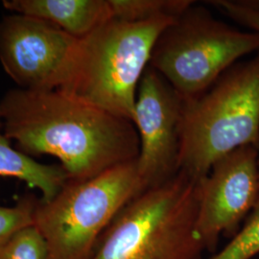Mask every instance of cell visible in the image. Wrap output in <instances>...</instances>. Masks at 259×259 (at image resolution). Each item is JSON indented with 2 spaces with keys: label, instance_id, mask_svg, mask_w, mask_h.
I'll return each instance as SVG.
<instances>
[{
  "label": "cell",
  "instance_id": "4",
  "mask_svg": "<svg viewBox=\"0 0 259 259\" xmlns=\"http://www.w3.org/2000/svg\"><path fill=\"white\" fill-rule=\"evenodd\" d=\"M176 19H111L80 39L70 76L58 91L133 122L154 46Z\"/></svg>",
  "mask_w": 259,
  "mask_h": 259
},
{
  "label": "cell",
  "instance_id": "9",
  "mask_svg": "<svg viewBox=\"0 0 259 259\" xmlns=\"http://www.w3.org/2000/svg\"><path fill=\"white\" fill-rule=\"evenodd\" d=\"M185 99L151 66L139 82L134 124L139 133V174L149 187L179 172Z\"/></svg>",
  "mask_w": 259,
  "mask_h": 259
},
{
  "label": "cell",
  "instance_id": "6",
  "mask_svg": "<svg viewBox=\"0 0 259 259\" xmlns=\"http://www.w3.org/2000/svg\"><path fill=\"white\" fill-rule=\"evenodd\" d=\"M258 51V33L232 27L193 4L159 35L149 66L184 99H190L209 89L240 58Z\"/></svg>",
  "mask_w": 259,
  "mask_h": 259
},
{
  "label": "cell",
  "instance_id": "15",
  "mask_svg": "<svg viewBox=\"0 0 259 259\" xmlns=\"http://www.w3.org/2000/svg\"><path fill=\"white\" fill-rule=\"evenodd\" d=\"M38 201L35 195L26 194L15 205H0V246L20 230L34 225Z\"/></svg>",
  "mask_w": 259,
  "mask_h": 259
},
{
  "label": "cell",
  "instance_id": "11",
  "mask_svg": "<svg viewBox=\"0 0 259 259\" xmlns=\"http://www.w3.org/2000/svg\"><path fill=\"white\" fill-rule=\"evenodd\" d=\"M0 177L16 179L31 188L38 189L40 200H52L68 181L61 164H45L29 157L12 145L4 132L0 111Z\"/></svg>",
  "mask_w": 259,
  "mask_h": 259
},
{
  "label": "cell",
  "instance_id": "12",
  "mask_svg": "<svg viewBox=\"0 0 259 259\" xmlns=\"http://www.w3.org/2000/svg\"><path fill=\"white\" fill-rule=\"evenodd\" d=\"M113 19L132 22L178 19L191 5V0H110Z\"/></svg>",
  "mask_w": 259,
  "mask_h": 259
},
{
  "label": "cell",
  "instance_id": "16",
  "mask_svg": "<svg viewBox=\"0 0 259 259\" xmlns=\"http://www.w3.org/2000/svg\"><path fill=\"white\" fill-rule=\"evenodd\" d=\"M208 3L236 23L259 34V0H214Z\"/></svg>",
  "mask_w": 259,
  "mask_h": 259
},
{
  "label": "cell",
  "instance_id": "5",
  "mask_svg": "<svg viewBox=\"0 0 259 259\" xmlns=\"http://www.w3.org/2000/svg\"><path fill=\"white\" fill-rule=\"evenodd\" d=\"M147 189L138 158L82 181H67L55 197L39 198L34 225L46 239L47 259H93L121 209Z\"/></svg>",
  "mask_w": 259,
  "mask_h": 259
},
{
  "label": "cell",
  "instance_id": "1",
  "mask_svg": "<svg viewBox=\"0 0 259 259\" xmlns=\"http://www.w3.org/2000/svg\"><path fill=\"white\" fill-rule=\"evenodd\" d=\"M0 111L16 148L33 158H58L68 181L87 180L139 157L132 121L61 91L14 89L0 100Z\"/></svg>",
  "mask_w": 259,
  "mask_h": 259
},
{
  "label": "cell",
  "instance_id": "10",
  "mask_svg": "<svg viewBox=\"0 0 259 259\" xmlns=\"http://www.w3.org/2000/svg\"><path fill=\"white\" fill-rule=\"evenodd\" d=\"M14 14L47 21L82 39L113 19L110 0H4Z\"/></svg>",
  "mask_w": 259,
  "mask_h": 259
},
{
  "label": "cell",
  "instance_id": "3",
  "mask_svg": "<svg viewBox=\"0 0 259 259\" xmlns=\"http://www.w3.org/2000/svg\"><path fill=\"white\" fill-rule=\"evenodd\" d=\"M199 182L179 171L126 204L103 235L93 259H199Z\"/></svg>",
  "mask_w": 259,
  "mask_h": 259
},
{
  "label": "cell",
  "instance_id": "8",
  "mask_svg": "<svg viewBox=\"0 0 259 259\" xmlns=\"http://www.w3.org/2000/svg\"><path fill=\"white\" fill-rule=\"evenodd\" d=\"M259 149H235L213 163L198 186L197 231L215 252L222 235L234 236L259 199Z\"/></svg>",
  "mask_w": 259,
  "mask_h": 259
},
{
  "label": "cell",
  "instance_id": "14",
  "mask_svg": "<svg viewBox=\"0 0 259 259\" xmlns=\"http://www.w3.org/2000/svg\"><path fill=\"white\" fill-rule=\"evenodd\" d=\"M46 239L35 225L15 233L0 246V259H47Z\"/></svg>",
  "mask_w": 259,
  "mask_h": 259
},
{
  "label": "cell",
  "instance_id": "2",
  "mask_svg": "<svg viewBox=\"0 0 259 259\" xmlns=\"http://www.w3.org/2000/svg\"><path fill=\"white\" fill-rule=\"evenodd\" d=\"M248 145L259 149V51L185 99L179 171L200 182L216 160Z\"/></svg>",
  "mask_w": 259,
  "mask_h": 259
},
{
  "label": "cell",
  "instance_id": "13",
  "mask_svg": "<svg viewBox=\"0 0 259 259\" xmlns=\"http://www.w3.org/2000/svg\"><path fill=\"white\" fill-rule=\"evenodd\" d=\"M259 253V199L242 228L208 259H250Z\"/></svg>",
  "mask_w": 259,
  "mask_h": 259
},
{
  "label": "cell",
  "instance_id": "7",
  "mask_svg": "<svg viewBox=\"0 0 259 259\" xmlns=\"http://www.w3.org/2000/svg\"><path fill=\"white\" fill-rule=\"evenodd\" d=\"M79 44V38L41 19L12 14L0 20V63L21 90L62 89Z\"/></svg>",
  "mask_w": 259,
  "mask_h": 259
}]
</instances>
